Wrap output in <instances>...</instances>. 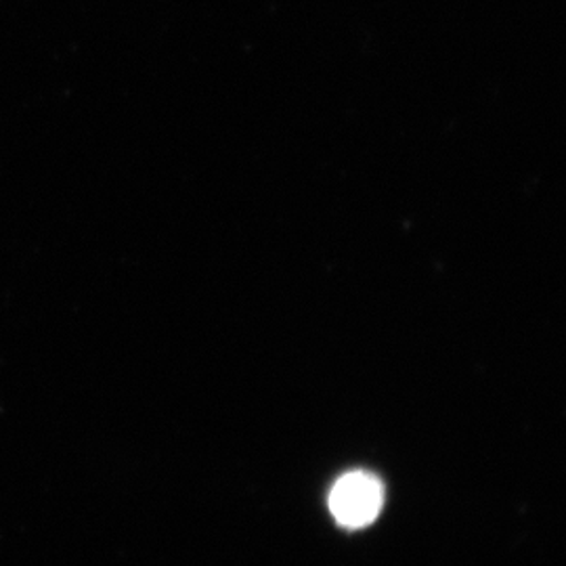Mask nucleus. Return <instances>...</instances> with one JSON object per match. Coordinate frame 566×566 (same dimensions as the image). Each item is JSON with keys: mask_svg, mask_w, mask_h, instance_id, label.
Listing matches in <instances>:
<instances>
[{"mask_svg": "<svg viewBox=\"0 0 566 566\" xmlns=\"http://www.w3.org/2000/svg\"><path fill=\"white\" fill-rule=\"evenodd\" d=\"M385 504L382 483L369 472H348L340 476L329 493L334 518L348 528L369 525L378 518Z\"/></svg>", "mask_w": 566, "mask_h": 566, "instance_id": "f257e3e1", "label": "nucleus"}]
</instances>
